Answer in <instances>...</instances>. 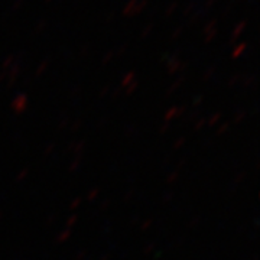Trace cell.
I'll list each match as a JSON object with an SVG mask.
<instances>
[{
    "instance_id": "cell-1",
    "label": "cell",
    "mask_w": 260,
    "mask_h": 260,
    "mask_svg": "<svg viewBox=\"0 0 260 260\" xmlns=\"http://www.w3.org/2000/svg\"><path fill=\"white\" fill-rule=\"evenodd\" d=\"M138 2L139 0H127L126 5H124V8H123V15L124 16H132V12L135 9V6L138 5Z\"/></svg>"
},
{
    "instance_id": "cell-2",
    "label": "cell",
    "mask_w": 260,
    "mask_h": 260,
    "mask_svg": "<svg viewBox=\"0 0 260 260\" xmlns=\"http://www.w3.org/2000/svg\"><path fill=\"white\" fill-rule=\"evenodd\" d=\"M146 6H148V0H139L138 5L135 6L133 12H132V16H133V15H140L143 10L146 9Z\"/></svg>"
},
{
    "instance_id": "cell-3",
    "label": "cell",
    "mask_w": 260,
    "mask_h": 260,
    "mask_svg": "<svg viewBox=\"0 0 260 260\" xmlns=\"http://www.w3.org/2000/svg\"><path fill=\"white\" fill-rule=\"evenodd\" d=\"M246 28V20H242V22H239L237 25H236V28L233 30V38L239 37L240 34L243 32V29Z\"/></svg>"
},
{
    "instance_id": "cell-4",
    "label": "cell",
    "mask_w": 260,
    "mask_h": 260,
    "mask_svg": "<svg viewBox=\"0 0 260 260\" xmlns=\"http://www.w3.org/2000/svg\"><path fill=\"white\" fill-rule=\"evenodd\" d=\"M177 8H178L177 2L171 3V5H169V6L167 8V10H165V15H167V16H171V15H174V12L177 10Z\"/></svg>"
},
{
    "instance_id": "cell-5",
    "label": "cell",
    "mask_w": 260,
    "mask_h": 260,
    "mask_svg": "<svg viewBox=\"0 0 260 260\" xmlns=\"http://www.w3.org/2000/svg\"><path fill=\"white\" fill-rule=\"evenodd\" d=\"M215 25H217V20L213 19L211 22H208V23H207V26H205V32H213V30H215Z\"/></svg>"
},
{
    "instance_id": "cell-6",
    "label": "cell",
    "mask_w": 260,
    "mask_h": 260,
    "mask_svg": "<svg viewBox=\"0 0 260 260\" xmlns=\"http://www.w3.org/2000/svg\"><path fill=\"white\" fill-rule=\"evenodd\" d=\"M195 8V2H189L188 5H186L185 10H184V16H188L189 15V12H192Z\"/></svg>"
},
{
    "instance_id": "cell-7",
    "label": "cell",
    "mask_w": 260,
    "mask_h": 260,
    "mask_svg": "<svg viewBox=\"0 0 260 260\" xmlns=\"http://www.w3.org/2000/svg\"><path fill=\"white\" fill-rule=\"evenodd\" d=\"M218 0H205V3H204V6L207 8V9H210V8H213L214 5L217 3Z\"/></svg>"
},
{
    "instance_id": "cell-8",
    "label": "cell",
    "mask_w": 260,
    "mask_h": 260,
    "mask_svg": "<svg viewBox=\"0 0 260 260\" xmlns=\"http://www.w3.org/2000/svg\"><path fill=\"white\" fill-rule=\"evenodd\" d=\"M22 3H23V0H15L13 2V9H19L22 6Z\"/></svg>"
},
{
    "instance_id": "cell-9",
    "label": "cell",
    "mask_w": 260,
    "mask_h": 260,
    "mask_svg": "<svg viewBox=\"0 0 260 260\" xmlns=\"http://www.w3.org/2000/svg\"><path fill=\"white\" fill-rule=\"evenodd\" d=\"M243 48H244V45H240L239 48H236V51H234V55H239L240 52L243 51Z\"/></svg>"
},
{
    "instance_id": "cell-10",
    "label": "cell",
    "mask_w": 260,
    "mask_h": 260,
    "mask_svg": "<svg viewBox=\"0 0 260 260\" xmlns=\"http://www.w3.org/2000/svg\"><path fill=\"white\" fill-rule=\"evenodd\" d=\"M150 28H152V25H149V26H146V29L143 30V35H148L149 30H150Z\"/></svg>"
},
{
    "instance_id": "cell-11",
    "label": "cell",
    "mask_w": 260,
    "mask_h": 260,
    "mask_svg": "<svg viewBox=\"0 0 260 260\" xmlns=\"http://www.w3.org/2000/svg\"><path fill=\"white\" fill-rule=\"evenodd\" d=\"M45 2H47V3H49V2H52V0H45Z\"/></svg>"
}]
</instances>
